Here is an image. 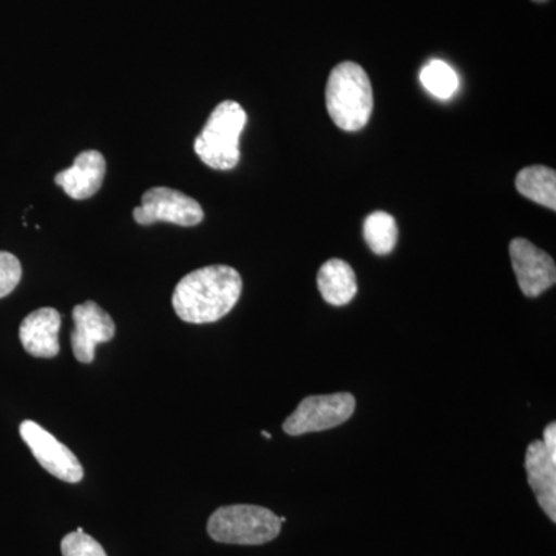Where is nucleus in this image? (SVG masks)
Wrapping results in <instances>:
<instances>
[{"mask_svg": "<svg viewBox=\"0 0 556 556\" xmlns=\"http://www.w3.org/2000/svg\"><path fill=\"white\" fill-rule=\"evenodd\" d=\"M243 280L239 270L225 265L206 266L178 281L172 305L182 321L214 324L228 316L239 302Z\"/></svg>", "mask_w": 556, "mask_h": 556, "instance_id": "1", "label": "nucleus"}, {"mask_svg": "<svg viewBox=\"0 0 556 556\" xmlns=\"http://www.w3.org/2000/svg\"><path fill=\"white\" fill-rule=\"evenodd\" d=\"M544 447H546L548 455L556 459V424H548L546 430H544L543 439Z\"/></svg>", "mask_w": 556, "mask_h": 556, "instance_id": "19", "label": "nucleus"}, {"mask_svg": "<svg viewBox=\"0 0 556 556\" xmlns=\"http://www.w3.org/2000/svg\"><path fill=\"white\" fill-rule=\"evenodd\" d=\"M20 433L43 470L68 484H78L83 481L84 468L78 457L46 428L33 420H24L21 424Z\"/></svg>", "mask_w": 556, "mask_h": 556, "instance_id": "7", "label": "nucleus"}, {"mask_svg": "<svg viewBox=\"0 0 556 556\" xmlns=\"http://www.w3.org/2000/svg\"><path fill=\"white\" fill-rule=\"evenodd\" d=\"M526 471L538 504L556 521V459L548 455L543 441H533L526 452Z\"/></svg>", "mask_w": 556, "mask_h": 556, "instance_id": "12", "label": "nucleus"}, {"mask_svg": "<svg viewBox=\"0 0 556 556\" xmlns=\"http://www.w3.org/2000/svg\"><path fill=\"white\" fill-rule=\"evenodd\" d=\"M533 2H536V3H544V2H547V0H533Z\"/></svg>", "mask_w": 556, "mask_h": 556, "instance_id": "21", "label": "nucleus"}, {"mask_svg": "<svg viewBox=\"0 0 556 556\" xmlns=\"http://www.w3.org/2000/svg\"><path fill=\"white\" fill-rule=\"evenodd\" d=\"M22 278V266L16 255L0 251V299L16 289Z\"/></svg>", "mask_w": 556, "mask_h": 556, "instance_id": "18", "label": "nucleus"}, {"mask_svg": "<svg viewBox=\"0 0 556 556\" xmlns=\"http://www.w3.org/2000/svg\"><path fill=\"white\" fill-rule=\"evenodd\" d=\"M364 237L375 254L388 255L396 248L399 229L396 219L387 212H372L365 218Z\"/></svg>", "mask_w": 556, "mask_h": 556, "instance_id": "15", "label": "nucleus"}, {"mask_svg": "<svg viewBox=\"0 0 556 556\" xmlns=\"http://www.w3.org/2000/svg\"><path fill=\"white\" fill-rule=\"evenodd\" d=\"M508 251L522 294L527 298H538L554 287L556 268L551 255L526 239L511 241Z\"/></svg>", "mask_w": 556, "mask_h": 556, "instance_id": "8", "label": "nucleus"}, {"mask_svg": "<svg viewBox=\"0 0 556 556\" xmlns=\"http://www.w3.org/2000/svg\"><path fill=\"white\" fill-rule=\"evenodd\" d=\"M62 556H108L93 536L84 533L83 527L65 535L61 543Z\"/></svg>", "mask_w": 556, "mask_h": 556, "instance_id": "17", "label": "nucleus"}, {"mask_svg": "<svg viewBox=\"0 0 556 556\" xmlns=\"http://www.w3.org/2000/svg\"><path fill=\"white\" fill-rule=\"evenodd\" d=\"M134 218L141 226L163 222L190 228L203 222L204 212L199 201L179 190L152 188L142 195L141 206L134 208Z\"/></svg>", "mask_w": 556, "mask_h": 556, "instance_id": "6", "label": "nucleus"}, {"mask_svg": "<svg viewBox=\"0 0 556 556\" xmlns=\"http://www.w3.org/2000/svg\"><path fill=\"white\" fill-rule=\"evenodd\" d=\"M262 437L263 438H266V439H270L273 437H270V434L268 433V431H262Z\"/></svg>", "mask_w": 556, "mask_h": 556, "instance_id": "20", "label": "nucleus"}, {"mask_svg": "<svg viewBox=\"0 0 556 556\" xmlns=\"http://www.w3.org/2000/svg\"><path fill=\"white\" fill-rule=\"evenodd\" d=\"M247 123V112L239 102L223 101L195 139L193 149L199 159L212 169H233L240 161V137Z\"/></svg>", "mask_w": 556, "mask_h": 556, "instance_id": "3", "label": "nucleus"}, {"mask_svg": "<svg viewBox=\"0 0 556 556\" xmlns=\"http://www.w3.org/2000/svg\"><path fill=\"white\" fill-rule=\"evenodd\" d=\"M61 314L54 308L33 311L22 320V346L33 357L51 358L60 354Z\"/></svg>", "mask_w": 556, "mask_h": 556, "instance_id": "10", "label": "nucleus"}, {"mask_svg": "<svg viewBox=\"0 0 556 556\" xmlns=\"http://www.w3.org/2000/svg\"><path fill=\"white\" fill-rule=\"evenodd\" d=\"M317 287L329 305L345 306L356 298V274L343 260L331 258L318 270Z\"/></svg>", "mask_w": 556, "mask_h": 556, "instance_id": "13", "label": "nucleus"}, {"mask_svg": "<svg viewBox=\"0 0 556 556\" xmlns=\"http://www.w3.org/2000/svg\"><path fill=\"white\" fill-rule=\"evenodd\" d=\"M356 412V399L350 393L308 396L285 420L283 430L289 437H302L316 431L342 426Z\"/></svg>", "mask_w": 556, "mask_h": 556, "instance_id": "5", "label": "nucleus"}, {"mask_svg": "<svg viewBox=\"0 0 556 556\" xmlns=\"http://www.w3.org/2000/svg\"><path fill=\"white\" fill-rule=\"evenodd\" d=\"M281 522L269 508L260 506L219 507L207 522V533L217 543L260 546L280 535Z\"/></svg>", "mask_w": 556, "mask_h": 556, "instance_id": "4", "label": "nucleus"}, {"mask_svg": "<svg viewBox=\"0 0 556 556\" xmlns=\"http://www.w3.org/2000/svg\"><path fill=\"white\" fill-rule=\"evenodd\" d=\"M375 105L371 80L356 62H342L327 84V109L339 129L357 131L367 126Z\"/></svg>", "mask_w": 556, "mask_h": 556, "instance_id": "2", "label": "nucleus"}, {"mask_svg": "<svg viewBox=\"0 0 556 556\" xmlns=\"http://www.w3.org/2000/svg\"><path fill=\"white\" fill-rule=\"evenodd\" d=\"M420 83L426 87L428 93L439 100H448L459 87L455 70L450 67L447 62L441 60L428 62L420 72Z\"/></svg>", "mask_w": 556, "mask_h": 556, "instance_id": "16", "label": "nucleus"}, {"mask_svg": "<svg viewBox=\"0 0 556 556\" xmlns=\"http://www.w3.org/2000/svg\"><path fill=\"white\" fill-rule=\"evenodd\" d=\"M517 190L526 199L535 201L541 206L556 208V174L544 166L526 167L519 172Z\"/></svg>", "mask_w": 556, "mask_h": 556, "instance_id": "14", "label": "nucleus"}, {"mask_svg": "<svg viewBox=\"0 0 556 556\" xmlns=\"http://www.w3.org/2000/svg\"><path fill=\"white\" fill-rule=\"evenodd\" d=\"M73 321H75V329L70 338L73 354L80 364H91L94 361L97 346L115 338V321L108 311L102 309L91 300L75 306Z\"/></svg>", "mask_w": 556, "mask_h": 556, "instance_id": "9", "label": "nucleus"}, {"mask_svg": "<svg viewBox=\"0 0 556 556\" xmlns=\"http://www.w3.org/2000/svg\"><path fill=\"white\" fill-rule=\"evenodd\" d=\"M105 177V159L98 150H84L75 159L72 167L61 170L54 177L60 188L70 199L86 200L101 189Z\"/></svg>", "mask_w": 556, "mask_h": 556, "instance_id": "11", "label": "nucleus"}]
</instances>
